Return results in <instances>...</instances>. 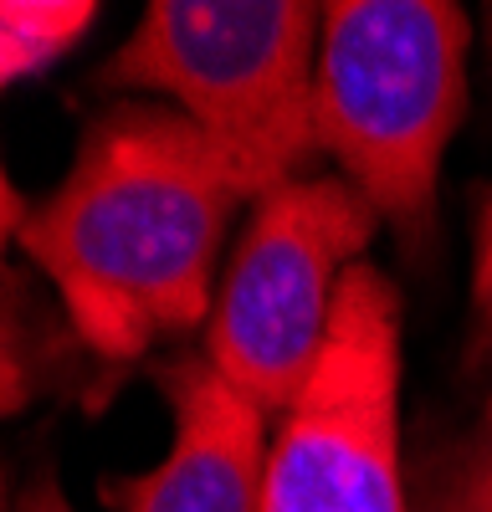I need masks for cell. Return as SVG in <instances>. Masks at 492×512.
I'll list each match as a JSON object with an SVG mask.
<instances>
[{
    "label": "cell",
    "mask_w": 492,
    "mask_h": 512,
    "mask_svg": "<svg viewBox=\"0 0 492 512\" xmlns=\"http://www.w3.org/2000/svg\"><path fill=\"white\" fill-rule=\"evenodd\" d=\"M272 185L175 108L108 113L62 190L26 216L21 246L52 277L103 359H134L154 333L216 308L211 272L226 221Z\"/></svg>",
    "instance_id": "cell-1"
},
{
    "label": "cell",
    "mask_w": 492,
    "mask_h": 512,
    "mask_svg": "<svg viewBox=\"0 0 492 512\" xmlns=\"http://www.w3.org/2000/svg\"><path fill=\"white\" fill-rule=\"evenodd\" d=\"M462 6L446 0H334L323 6L313 128L339 175L395 226L405 251L436 231L441 154L467 103Z\"/></svg>",
    "instance_id": "cell-2"
},
{
    "label": "cell",
    "mask_w": 492,
    "mask_h": 512,
    "mask_svg": "<svg viewBox=\"0 0 492 512\" xmlns=\"http://www.w3.org/2000/svg\"><path fill=\"white\" fill-rule=\"evenodd\" d=\"M318 36L323 11L303 0H154L108 82L170 98L267 185H282L318 154Z\"/></svg>",
    "instance_id": "cell-3"
},
{
    "label": "cell",
    "mask_w": 492,
    "mask_h": 512,
    "mask_svg": "<svg viewBox=\"0 0 492 512\" xmlns=\"http://www.w3.org/2000/svg\"><path fill=\"white\" fill-rule=\"evenodd\" d=\"M380 216L344 175H298L257 195L211 313V359L246 400L282 415L334 328L339 287Z\"/></svg>",
    "instance_id": "cell-4"
},
{
    "label": "cell",
    "mask_w": 492,
    "mask_h": 512,
    "mask_svg": "<svg viewBox=\"0 0 492 512\" xmlns=\"http://www.w3.org/2000/svg\"><path fill=\"white\" fill-rule=\"evenodd\" d=\"M257 512H405L400 482V297L349 267L334 328L267 446Z\"/></svg>",
    "instance_id": "cell-5"
},
{
    "label": "cell",
    "mask_w": 492,
    "mask_h": 512,
    "mask_svg": "<svg viewBox=\"0 0 492 512\" xmlns=\"http://www.w3.org/2000/svg\"><path fill=\"white\" fill-rule=\"evenodd\" d=\"M175 441L144 477L108 482L123 512H257L267 472V410L205 359L175 354L159 369Z\"/></svg>",
    "instance_id": "cell-6"
},
{
    "label": "cell",
    "mask_w": 492,
    "mask_h": 512,
    "mask_svg": "<svg viewBox=\"0 0 492 512\" xmlns=\"http://www.w3.org/2000/svg\"><path fill=\"white\" fill-rule=\"evenodd\" d=\"M421 512H492V400L482 405L472 436H462L431 472Z\"/></svg>",
    "instance_id": "cell-7"
},
{
    "label": "cell",
    "mask_w": 492,
    "mask_h": 512,
    "mask_svg": "<svg viewBox=\"0 0 492 512\" xmlns=\"http://www.w3.org/2000/svg\"><path fill=\"white\" fill-rule=\"evenodd\" d=\"M93 0H0V31L26 47L41 67L62 57L72 41L93 26Z\"/></svg>",
    "instance_id": "cell-8"
},
{
    "label": "cell",
    "mask_w": 492,
    "mask_h": 512,
    "mask_svg": "<svg viewBox=\"0 0 492 512\" xmlns=\"http://www.w3.org/2000/svg\"><path fill=\"white\" fill-rule=\"evenodd\" d=\"M31 395H36V374H31L26 338L16 333V323L6 313H0V420L26 410Z\"/></svg>",
    "instance_id": "cell-9"
},
{
    "label": "cell",
    "mask_w": 492,
    "mask_h": 512,
    "mask_svg": "<svg viewBox=\"0 0 492 512\" xmlns=\"http://www.w3.org/2000/svg\"><path fill=\"white\" fill-rule=\"evenodd\" d=\"M21 226H26V205L16 195V185L6 180V169H0V292L11 287V262H6V246L21 241Z\"/></svg>",
    "instance_id": "cell-10"
},
{
    "label": "cell",
    "mask_w": 492,
    "mask_h": 512,
    "mask_svg": "<svg viewBox=\"0 0 492 512\" xmlns=\"http://www.w3.org/2000/svg\"><path fill=\"white\" fill-rule=\"evenodd\" d=\"M472 287H477V308L482 318L492 323V200L477 221V272H472Z\"/></svg>",
    "instance_id": "cell-11"
},
{
    "label": "cell",
    "mask_w": 492,
    "mask_h": 512,
    "mask_svg": "<svg viewBox=\"0 0 492 512\" xmlns=\"http://www.w3.org/2000/svg\"><path fill=\"white\" fill-rule=\"evenodd\" d=\"M16 512H77V507L67 502V492H62V482H57L52 472H36L31 487L21 492Z\"/></svg>",
    "instance_id": "cell-12"
},
{
    "label": "cell",
    "mask_w": 492,
    "mask_h": 512,
    "mask_svg": "<svg viewBox=\"0 0 492 512\" xmlns=\"http://www.w3.org/2000/svg\"><path fill=\"white\" fill-rule=\"evenodd\" d=\"M36 67H41V62H36V57H31L26 47H16V41H11L6 31H0V93H6V88H11L16 77L36 72Z\"/></svg>",
    "instance_id": "cell-13"
},
{
    "label": "cell",
    "mask_w": 492,
    "mask_h": 512,
    "mask_svg": "<svg viewBox=\"0 0 492 512\" xmlns=\"http://www.w3.org/2000/svg\"><path fill=\"white\" fill-rule=\"evenodd\" d=\"M11 502H6V472H0V512H6Z\"/></svg>",
    "instance_id": "cell-14"
}]
</instances>
